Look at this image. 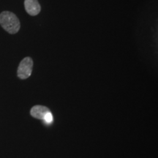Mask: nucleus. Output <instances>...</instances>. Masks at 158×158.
I'll return each instance as SVG.
<instances>
[{"label":"nucleus","instance_id":"obj_2","mask_svg":"<svg viewBox=\"0 0 158 158\" xmlns=\"http://www.w3.org/2000/svg\"><path fill=\"white\" fill-rule=\"evenodd\" d=\"M33 68V60L30 57H25L19 65L17 76L21 79H27L31 76Z\"/></svg>","mask_w":158,"mask_h":158},{"label":"nucleus","instance_id":"obj_5","mask_svg":"<svg viewBox=\"0 0 158 158\" xmlns=\"http://www.w3.org/2000/svg\"><path fill=\"white\" fill-rule=\"evenodd\" d=\"M43 120L45 122V124H49L52 123L53 122V115H52V114L51 113V111L48 112V113L45 116V117Z\"/></svg>","mask_w":158,"mask_h":158},{"label":"nucleus","instance_id":"obj_3","mask_svg":"<svg viewBox=\"0 0 158 158\" xmlns=\"http://www.w3.org/2000/svg\"><path fill=\"white\" fill-rule=\"evenodd\" d=\"M24 7L27 13L31 16L38 15L41 10V7L37 0H25Z\"/></svg>","mask_w":158,"mask_h":158},{"label":"nucleus","instance_id":"obj_4","mask_svg":"<svg viewBox=\"0 0 158 158\" xmlns=\"http://www.w3.org/2000/svg\"><path fill=\"white\" fill-rule=\"evenodd\" d=\"M50 112V110L48 108L43 106H35L31 108L30 110V114L33 117L38 119H43L45 116Z\"/></svg>","mask_w":158,"mask_h":158},{"label":"nucleus","instance_id":"obj_1","mask_svg":"<svg viewBox=\"0 0 158 158\" xmlns=\"http://www.w3.org/2000/svg\"><path fill=\"white\" fill-rule=\"evenodd\" d=\"M0 25L11 35L17 33L21 27L19 19L14 13L10 11H3L0 13Z\"/></svg>","mask_w":158,"mask_h":158}]
</instances>
